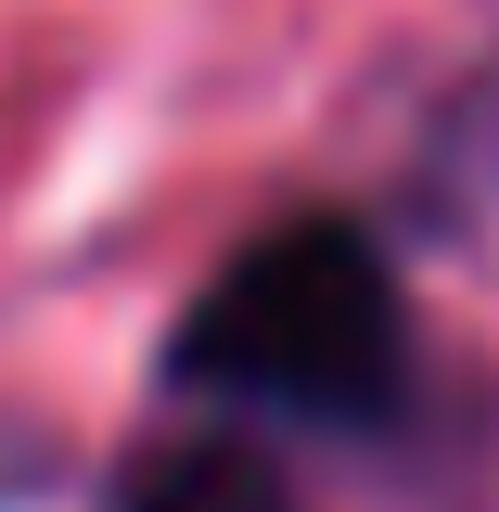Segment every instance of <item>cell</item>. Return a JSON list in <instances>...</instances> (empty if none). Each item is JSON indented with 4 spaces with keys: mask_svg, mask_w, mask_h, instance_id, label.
Wrapping results in <instances>:
<instances>
[{
    "mask_svg": "<svg viewBox=\"0 0 499 512\" xmlns=\"http://www.w3.org/2000/svg\"><path fill=\"white\" fill-rule=\"evenodd\" d=\"M167 384L244 423H320V436H372L410 397V308L372 231L346 218H282L256 231L205 295H192Z\"/></svg>",
    "mask_w": 499,
    "mask_h": 512,
    "instance_id": "1",
    "label": "cell"
},
{
    "mask_svg": "<svg viewBox=\"0 0 499 512\" xmlns=\"http://www.w3.org/2000/svg\"><path fill=\"white\" fill-rule=\"evenodd\" d=\"M141 512H282V487L244 474L231 448H192V461H167V474L141 487Z\"/></svg>",
    "mask_w": 499,
    "mask_h": 512,
    "instance_id": "2",
    "label": "cell"
}]
</instances>
